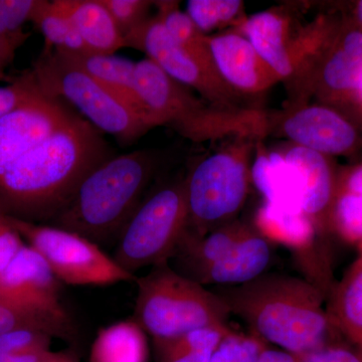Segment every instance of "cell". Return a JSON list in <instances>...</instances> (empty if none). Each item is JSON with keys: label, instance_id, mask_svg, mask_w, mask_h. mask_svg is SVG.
<instances>
[{"label": "cell", "instance_id": "obj_1", "mask_svg": "<svg viewBox=\"0 0 362 362\" xmlns=\"http://www.w3.org/2000/svg\"><path fill=\"white\" fill-rule=\"evenodd\" d=\"M113 156L103 133L77 114L0 173V214L28 223H52L86 176Z\"/></svg>", "mask_w": 362, "mask_h": 362}, {"label": "cell", "instance_id": "obj_2", "mask_svg": "<svg viewBox=\"0 0 362 362\" xmlns=\"http://www.w3.org/2000/svg\"><path fill=\"white\" fill-rule=\"evenodd\" d=\"M211 291L254 334L296 356L327 346L334 329L323 307L322 292L305 279L264 273L244 284Z\"/></svg>", "mask_w": 362, "mask_h": 362}, {"label": "cell", "instance_id": "obj_3", "mask_svg": "<svg viewBox=\"0 0 362 362\" xmlns=\"http://www.w3.org/2000/svg\"><path fill=\"white\" fill-rule=\"evenodd\" d=\"M158 161L152 150L111 157L86 176L70 204L49 226L95 244L122 233L141 204Z\"/></svg>", "mask_w": 362, "mask_h": 362}, {"label": "cell", "instance_id": "obj_4", "mask_svg": "<svg viewBox=\"0 0 362 362\" xmlns=\"http://www.w3.org/2000/svg\"><path fill=\"white\" fill-rule=\"evenodd\" d=\"M135 84L150 127L168 126L194 142L268 136V111L225 110L169 77L148 58L136 63Z\"/></svg>", "mask_w": 362, "mask_h": 362}, {"label": "cell", "instance_id": "obj_5", "mask_svg": "<svg viewBox=\"0 0 362 362\" xmlns=\"http://www.w3.org/2000/svg\"><path fill=\"white\" fill-rule=\"evenodd\" d=\"M255 137H233L202 158L185 178L187 230L202 238L233 221L246 202L257 145Z\"/></svg>", "mask_w": 362, "mask_h": 362}, {"label": "cell", "instance_id": "obj_6", "mask_svg": "<svg viewBox=\"0 0 362 362\" xmlns=\"http://www.w3.org/2000/svg\"><path fill=\"white\" fill-rule=\"evenodd\" d=\"M138 325L156 339H169L204 327L228 326L230 311L218 295L168 263L136 278Z\"/></svg>", "mask_w": 362, "mask_h": 362}, {"label": "cell", "instance_id": "obj_7", "mask_svg": "<svg viewBox=\"0 0 362 362\" xmlns=\"http://www.w3.org/2000/svg\"><path fill=\"white\" fill-rule=\"evenodd\" d=\"M30 70L45 95L70 102L86 120L123 146L134 144L151 129L120 98L64 52L42 51Z\"/></svg>", "mask_w": 362, "mask_h": 362}, {"label": "cell", "instance_id": "obj_8", "mask_svg": "<svg viewBox=\"0 0 362 362\" xmlns=\"http://www.w3.org/2000/svg\"><path fill=\"white\" fill-rule=\"evenodd\" d=\"M185 180L157 190L143 202L123 228L114 259L133 274L168 263L187 230Z\"/></svg>", "mask_w": 362, "mask_h": 362}, {"label": "cell", "instance_id": "obj_9", "mask_svg": "<svg viewBox=\"0 0 362 362\" xmlns=\"http://www.w3.org/2000/svg\"><path fill=\"white\" fill-rule=\"evenodd\" d=\"M6 218L45 259L57 279L66 284L109 285L136 280L95 243L81 235L49 225Z\"/></svg>", "mask_w": 362, "mask_h": 362}, {"label": "cell", "instance_id": "obj_10", "mask_svg": "<svg viewBox=\"0 0 362 362\" xmlns=\"http://www.w3.org/2000/svg\"><path fill=\"white\" fill-rule=\"evenodd\" d=\"M126 47L145 52L159 68L199 93L202 99L225 110L252 109L247 99L230 89L216 70L204 65L170 35L158 16H153L125 37Z\"/></svg>", "mask_w": 362, "mask_h": 362}, {"label": "cell", "instance_id": "obj_11", "mask_svg": "<svg viewBox=\"0 0 362 362\" xmlns=\"http://www.w3.org/2000/svg\"><path fill=\"white\" fill-rule=\"evenodd\" d=\"M268 135L285 138L291 144L327 157L350 156L362 145L361 131L346 113L309 102L269 112Z\"/></svg>", "mask_w": 362, "mask_h": 362}, {"label": "cell", "instance_id": "obj_12", "mask_svg": "<svg viewBox=\"0 0 362 362\" xmlns=\"http://www.w3.org/2000/svg\"><path fill=\"white\" fill-rule=\"evenodd\" d=\"M361 81L362 32L342 18L337 33L312 71L299 103L315 97L318 103L342 112L354 108Z\"/></svg>", "mask_w": 362, "mask_h": 362}, {"label": "cell", "instance_id": "obj_13", "mask_svg": "<svg viewBox=\"0 0 362 362\" xmlns=\"http://www.w3.org/2000/svg\"><path fill=\"white\" fill-rule=\"evenodd\" d=\"M61 100L40 93L0 118V173L75 118Z\"/></svg>", "mask_w": 362, "mask_h": 362}, {"label": "cell", "instance_id": "obj_14", "mask_svg": "<svg viewBox=\"0 0 362 362\" xmlns=\"http://www.w3.org/2000/svg\"><path fill=\"white\" fill-rule=\"evenodd\" d=\"M216 70L230 89L246 99L261 96L280 83L277 74L238 30L207 35Z\"/></svg>", "mask_w": 362, "mask_h": 362}, {"label": "cell", "instance_id": "obj_15", "mask_svg": "<svg viewBox=\"0 0 362 362\" xmlns=\"http://www.w3.org/2000/svg\"><path fill=\"white\" fill-rule=\"evenodd\" d=\"M0 300L70 319L59 301L58 279L30 246L23 245L0 275Z\"/></svg>", "mask_w": 362, "mask_h": 362}, {"label": "cell", "instance_id": "obj_16", "mask_svg": "<svg viewBox=\"0 0 362 362\" xmlns=\"http://www.w3.org/2000/svg\"><path fill=\"white\" fill-rule=\"evenodd\" d=\"M291 166L301 194L302 211L315 226L318 235L328 232V211L337 170L330 157L291 144L281 150Z\"/></svg>", "mask_w": 362, "mask_h": 362}, {"label": "cell", "instance_id": "obj_17", "mask_svg": "<svg viewBox=\"0 0 362 362\" xmlns=\"http://www.w3.org/2000/svg\"><path fill=\"white\" fill-rule=\"evenodd\" d=\"M300 25L290 11L280 7L247 16L235 30L249 40L284 83L287 77L286 51Z\"/></svg>", "mask_w": 362, "mask_h": 362}, {"label": "cell", "instance_id": "obj_18", "mask_svg": "<svg viewBox=\"0 0 362 362\" xmlns=\"http://www.w3.org/2000/svg\"><path fill=\"white\" fill-rule=\"evenodd\" d=\"M271 257L270 242L252 228L225 258L202 271L195 282L216 287L244 284L266 273Z\"/></svg>", "mask_w": 362, "mask_h": 362}, {"label": "cell", "instance_id": "obj_19", "mask_svg": "<svg viewBox=\"0 0 362 362\" xmlns=\"http://www.w3.org/2000/svg\"><path fill=\"white\" fill-rule=\"evenodd\" d=\"M328 230L362 252V162L337 170Z\"/></svg>", "mask_w": 362, "mask_h": 362}, {"label": "cell", "instance_id": "obj_20", "mask_svg": "<svg viewBox=\"0 0 362 362\" xmlns=\"http://www.w3.org/2000/svg\"><path fill=\"white\" fill-rule=\"evenodd\" d=\"M54 2L73 21L92 54H113L126 47L123 35L101 0H54Z\"/></svg>", "mask_w": 362, "mask_h": 362}, {"label": "cell", "instance_id": "obj_21", "mask_svg": "<svg viewBox=\"0 0 362 362\" xmlns=\"http://www.w3.org/2000/svg\"><path fill=\"white\" fill-rule=\"evenodd\" d=\"M251 176L265 202L303 213L296 176L281 150L268 151L259 142L252 158Z\"/></svg>", "mask_w": 362, "mask_h": 362}, {"label": "cell", "instance_id": "obj_22", "mask_svg": "<svg viewBox=\"0 0 362 362\" xmlns=\"http://www.w3.org/2000/svg\"><path fill=\"white\" fill-rule=\"evenodd\" d=\"M327 313L362 362V252L331 293Z\"/></svg>", "mask_w": 362, "mask_h": 362}, {"label": "cell", "instance_id": "obj_23", "mask_svg": "<svg viewBox=\"0 0 362 362\" xmlns=\"http://www.w3.org/2000/svg\"><path fill=\"white\" fill-rule=\"evenodd\" d=\"M256 230L268 242L297 252L309 251L318 235L314 223L301 211L264 202L255 218Z\"/></svg>", "mask_w": 362, "mask_h": 362}, {"label": "cell", "instance_id": "obj_24", "mask_svg": "<svg viewBox=\"0 0 362 362\" xmlns=\"http://www.w3.org/2000/svg\"><path fill=\"white\" fill-rule=\"evenodd\" d=\"M64 54H68L83 70L96 78L98 82L101 83L105 87L108 88L117 97L120 98L124 103L127 104L141 117L150 127L136 90L135 62L119 58L114 54H71L66 52Z\"/></svg>", "mask_w": 362, "mask_h": 362}, {"label": "cell", "instance_id": "obj_25", "mask_svg": "<svg viewBox=\"0 0 362 362\" xmlns=\"http://www.w3.org/2000/svg\"><path fill=\"white\" fill-rule=\"evenodd\" d=\"M146 338L137 322L113 324L100 331L90 354V362H145Z\"/></svg>", "mask_w": 362, "mask_h": 362}, {"label": "cell", "instance_id": "obj_26", "mask_svg": "<svg viewBox=\"0 0 362 362\" xmlns=\"http://www.w3.org/2000/svg\"><path fill=\"white\" fill-rule=\"evenodd\" d=\"M32 23L44 35L45 47L42 51L56 49L71 54H92L73 21L54 1L40 0Z\"/></svg>", "mask_w": 362, "mask_h": 362}, {"label": "cell", "instance_id": "obj_27", "mask_svg": "<svg viewBox=\"0 0 362 362\" xmlns=\"http://www.w3.org/2000/svg\"><path fill=\"white\" fill-rule=\"evenodd\" d=\"M156 16L160 18L169 35L190 54L201 59L204 65L216 70L207 35L201 32L187 13L181 11L180 2L156 1Z\"/></svg>", "mask_w": 362, "mask_h": 362}, {"label": "cell", "instance_id": "obj_28", "mask_svg": "<svg viewBox=\"0 0 362 362\" xmlns=\"http://www.w3.org/2000/svg\"><path fill=\"white\" fill-rule=\"evenodd\" d=\"M187 13L206 35L228 26L238 28L247 18L240 0H189Z\"/></svg>", "mask_w": 362, "mask_h": 362}, {"label": "cell", "instance_id": "obj_29", "mask_svg": "<svg viewBox=\"0 0 362 362\" xmlns=\"http://www.w3.org/2000/svg\"><path fill=\"white\" fill-rule=\"evenodd\" d=\"M228 326L199 328L169 339H156L166 361H175L194 352L214 351L230 332Z\"/></svg>", "mask_w": 362, "mask_h": 362}, {"label": "cell", "instance_id": "obj_30", "mask_svg": "<svg viewBox=\"0 0 362 362\" xmlns=\"http://www.w3.org/2000/svg\"><path fill=\"white\" fill-rule=\"evenodd\" d=\"M265 349L264 340L258 335L246 337L232 330L214 350L209 362H259Z\"/></svg>", "mask_w": 362, "mask_h": 362}, {"label": "cell", "instance_id": "obj_31", "mask_svg": "<svg viewBox=\"0 0 362 362\" xmlns=\"http://www.w3.org/2000/svg\"><path fill=\"white\" fill-rule=\"evenodd\" d=\"M101 2L111 14L124 39L151 18L150 11L156 6V1L149 0H101Z\"/></svg>", "mask_w": 362, "mask_h": 362}, {"label": "cell", "instance_id": "obj_32", "mask_svg": "<svg viewBox=\"0 0 362 362\" xmlns=\"http://www.w3.org/2000/svg\"><path fill=\"white\" fill-rule=\"evenodd\" d=\"M42 93L33 71L23 73L13 84L0 88V118Z\"/></svg>", "mask_w": 362, "mask_h": 362}, {"label": "cell", "instance_id": "obj_33", "mask_svg": "<svg viewBox=\"0 0 362 362\" xmlns=\"http://www.w3.org/2000/svg\"><path fill=\"white\" fill-rule=\"evenodd\" d=\"M49 335L33 330H14L0 335V354H23L47 351Z\"/></svg>", "mask_w": 362, "mask_h": 362}, {"label": "cell", "instance_id": "obj_34", "mask_svg": "<svg viewBox=\"0 0 362 362\" xmlns=\"http://www.w3.org/2000/svg\"><path fill=\"white\" fill-rule=\"evenodd\" d=\"M40 0H0V33L23 30L39 7Z\"/></svg>", "mask_w": 362, "mask_h": 362}, {"label": "cell", "instance_id": "obj_35", "mask_svg": "<svg viewBox=\"0 0 362 362\" xmlns=\"http://www.w3.org/2000/svg\"><path fill=\"white\" fill-rule=\"evenodd\" d=\"M23 246L20 233L14 230L6 216L0 214V275Z\"/></svg>", "mask_w": 362, "mask_h": 362}, {"label": "cell", "instance_id": "obj_36", "mask_svg": "<svg viewBox=\"0 0 362 362\" xmlns=\"http://www.w3.org/2000/svg\"><path fill=\"white\" fill-rule=\"evenodd\" d=\"M30 33L21 30L11 33H0V78L4 77V70L13 63L16 52L23 45Z\"/></svg>", "mask_w": 362, "mask_h": 362}, {"label": "cell", "instance_id": "obj_37", "mask_svg": "<svg viewBox=\"0 0 362 362\" xmlns=\"http://www.w3.org/2000/svg\"><path fill=\"white\" fill-rule=\"evenodd\" d=\"M299 358L300 362H361L356 352L340 346H325Z\"/></svg>", "mask_w": 362, "mask_h": 362}, {"label": "cell", "instance_id": "obj_38", "mask_svg": "<svg viewBox=\"0 0 362 362\" xmlns=\"http://www.w3.org/2000/svg\"><path fill=\"white\" fill-rule=\"evenodd\" d=\"M259 362H300V358L290 352L266 349L259 357Z\"/></svg>", "mask_w": 362, "mask_h": 362}, {"label": "cell", "instance_id": "obj_39", "mask_svg": "<svg viewBox=\"0 0 362 362\" xmlns=\"http://www.w3.org/2000/svg\"><path fill=\"white\" fill-rule=\"evenodd\" d=\"M47 352L49 350L44 352H35V354H0V362H42Z\"/></svg>", "mask_w": 362, "mask_h": 362}, {"label": "cell", "instance_id": "obj_40", "mask_svg": "<svg viewBox=\"0 0 362 362\" xmlns=\"http://www.w3.org/2000/svg\"><path fill=\"white\" fill-rule=\"evenodd\" d=\"M356 28L362 32V0L354 2L349 18H346Z\"/></svg>", "mask_w": 362, "mask_h": 362}, {"label": "cell", "instance_id": "obj_41", "mask_svg": "<svg viewBox=\"0 0 362 362\" xmlns=\"http://www.w3.org/2000/svg\"><path fill=\"white\" fill-rule=\"evenodd\" d=\"M214 351L194 352L170 362H209Z\"/></svg>", "mask_w": 362, "mask_h": 362}, {"label": "cell", "instance_id": "obj_42", "mask_svg": "<svg viewBox=\"0 0 362 362\" xmlns=\"http://www.w3.org/2000/svg\"><path fill=\"white\" fill-rule=\"evenodd\" d=\"M42 362H74L68 356H64V354H52V352H47L45 354V358L42 359Z\"/></svg>", "mask_w": 362, "mask_h": 362}, {"label": "cell", "instance_id": "obj_43", "mask_svg": "<svg viewBox=\"0 0 362 362\" xmlns=\"http://www.w3.org/2000/svg\"><path fill=\"white\" fill-rule=\"evenodd\" d=\"M354 108L356 109V110L362 115V81L361 86H359L358 90H357Z\"/></svg>", "mask_w": 362, "mask_h": 362}]
</instances>
